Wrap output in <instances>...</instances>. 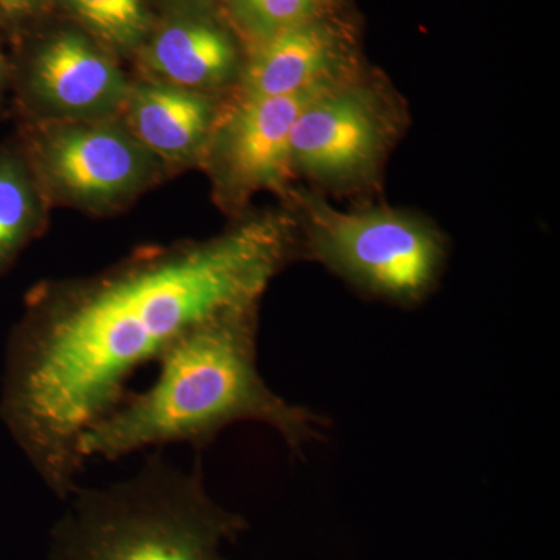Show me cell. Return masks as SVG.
<instances>
[{
	"mask_svg": "<svg viewBox=\"0 0 560 560\" xmlns=\"http://www.w3.org/2000/svg\"><path fill=\"white\" fill-rule=\"evenodd\" d=\"M300 254L289 209L246 212L212 237L36 283L7 340L0 420L47 489L65 501L79 486L81 436L127 399L136 371L201 320L260 304Z\"/></svg>",
	"mask_w": 560,
	"mask_h": 560,
	"instance_id": "obj_1",
	"label": "cell"
},
{
	"mask_svg": "<svg viewBox=\"0 0 560 560\" xmlns=\"http://www.w3.org/2000/svg\"><path fill=\"white\" fill-rule=\"evenodd\" d=\"M259 311L260 304L232 308L179 335L156 360L153 385L127 396L81 436L84 463L171 444L205 451L221 431L241 422L271 427L294 455L319 441L326 420L278 396L261 377Z\"/></svg>",
	"mask_w": 560,
	"mask_h": 560,
	"instance_id": "obj_2",
	"label": "cell"
},
{
	"mask_svg": "<svg viewBox=\"0 0 560 560\" xmlns=\"http://www.w3.org/2000/svg\"><path fill=\"white\" fill-rule=\"evenodd\" d=\"M65 503L49 560H228L224 545L248 529L210 497L200 460L183 469L162 452L125 480L77 486Z\"/></svg>",
	"mask_w": 560,
	"mask_h": 560,
	"instance_id": "obj_3",
	"label": "cell"
},
{
	"mask_svg": "<svg viewBox=\"0 0 560 560\" xmlns=\"http://www.w3.org/2000/svg\"><path fill=\"white\" fill-rule=\"evenodd\" d=\"M301 253L375 300L412 307L429 298L447 264V245L430 221L389 208L335 209L312 191L291 190Z\"/></svg>",
	"mask_w": 560,
	"mask_h": 560,
	"instance_id": "obj_4",
	"label": "cell"
},
{
	"mask_svg": "<svg viewBox=\"0 0 560 560\" xmlns=\"http://www.w3.org/2000/svg\"><path fill=\"white\" fill-rule=\"evenodd\" d=\"M51 208L113 217L172 175L120 116L20 124L18 135Z\"/></svg>",
	"mask_w": 560,
	"mask_h": 560,
	"instance_id": "obj_5",
	"label": "cell"
},
{
	"mask_svg": "<svg viewBox=\"0 0 560 560\" xmlns=\"http://www.w3.org/2000/svg\"><path fill=\"white\" fill-rule=\"evenodd\" d=\"M7 44L20 124L120 116L131 75L75 25L50 16Z\"/></svg>",
	"mask_w": 560,
	"mask_h": 560,
	"instance_id": "obj_6",
	"label": "cell"
},
{
	"mask_svg": "<svg viewBox=\"0 0 560 560\" xmlns=\"http://www.w3.org/2000/svg\"><path fill=\"white\" fill-rule=\"evenodd\" d=\"M404 110L368 69L320 92L291 132V171L335 190L371 186L404 127Z\"/></svg>",
	"mask_w": 560,
	"mask_h": 560,
	"instance_id": "obj_7",
	"label": "cell"
},
{
	"mask_svg": "<svg viewBox=\"0 0 560 560\" xmlns=\"http://www.w3.org/2000/svg\"><path fill=\"white\" fill-rule=\"evenodd\" d=\"M329 88L257 101L224 98L198 167L208 175L213 201L223 212L237 219L260 191L289 200L294 189L291 132L302 109Z\"/></svg>",
	"mask_w": 560,
	"mask_h": 560,
	"instance_id": "obj_8",
	"label": "cell"
},
{
	"mask_svg": "<svg viewBox=\"0 0 560 560\" xmlns=\"http://www.w3.org/2000/svg\"><path fill=\"white\" fill-rule=\"evenodd\" d=\"M360 39L349 7L289 28L245 51L228 97L257 101L341 83L366 69Z\"/></svg>",
	"mask_w": 560,
	"mask_h": 560,
	"instance_id": "obj_9",
	"label": "cell"
},
{
	"mask_svg": "<svg viewBox=\"0 0 560 560\" xmlns=\"http://www.w3.org/2000/svg\"><path fill=\"white\" fill-rule=\"evenodd\" d=\"M130 61L135 75L183 90L228 95L237 83L245 49L221 13L161 9Z\"/></svg>",
	"mask_w": 560,
	"mask_h": 560,
	"instance_id": "obj_10",
	"label": "cell"
},
{
	"mask_svg": "<svg viewBox=\"0 0 560 560\" xmlns=\"http://www.w3.org/2000/svg\"><path fill=\"white\" fill-rule=\"evenodd\" d=\"M226 97L131 75L120 119L140 145L176 175L200 167Z\"/></svg>",
	"mask_w": 560,
	"mask_h": 560,
	"instance_id": "obj_11",
	"label": "cell"
},
{
	"mask_svg": "<svg viewBox=\"0 0 560 560\" xmlns=\"http://www.w3.org/2000/svg\"><path fill=\"white\" fill-rule=\"evenodd\" d=\"M51 209L18 139L0 143V280L43 237Z\"/></svg>",
	"mask_w": 560,
	"mask_h": 560,
	"instance_id": "obj_12",
	"label": "cell"
},
{
	"mask_svg": "<svg viewBox=\"0 0 560 560\" xmlns=\"http://www.w3.org/2000/svg\"><path fill=\"white\" fill-rule=\"evenodd\" d=\"M154 0H54V16L91 36L117 60L131 61L158 20Z\"/></svg>",
	"mask_w": 560,
	"mask_h": 560,
	"instance_id": "obj_13",
	"label": "cell"
},
{
	"mask_svg": "<svg viewBox=\"0 0 560 560\" xmlns=\"http://www.w3.org/2000/svg\"><path fill=\"white\" fill-rule=\"evenodd\" d=\"M348 7V0H223L221 16L243 49Z\"/></svg>",
	"mask_w": 560,
	"mask_h": 560,
	"instance_id": "obj_14",
	"label": "cell"
},
{
	"mask_svg": "<svg viewBox=\"0 0 560 560\" xmlns=\"http://www.w3.org/2000/svg\"><path fill=\"white\" fill-rule=\"evenodd\" d=\"M54 16V0H0V33L7 43Z\"/></svg>",
	"mask_w": 560,
	"mask_h": 560,
	"instance_id": "obj_15",
	"label": "cell"
},
{
	"mask_svg": "<svg viewBox=\"0 0 560 560\" xmlns=\"http://www.w3.org/2000/svg\"><path fill=\"white\" fill-rule=\"evenodd\" d=\"M158 10L161 9H197L221 13L223 0H154Z\"/></svg>",
	"mask_w": 560,
	"mask_h": 560,
	"instance_id": "obj_16",
	"label": "cell"
},
{
	"mask_svg": "<svg viewBox=\"0 0 560 560\" xmlns=\"http://www.w3.org/2000/svg\"><path fill=\"white\" fill-rule=\"evenodd\" d=\"M7 40L0 33V103H2L3 95L10 86V62L9 50L5 49Z\"/></svg>",
	"mask_w": 560,
	"mask_h": 560,
	"instance_id": "obj_17",
	"label": "cell"
}]
</instances>
